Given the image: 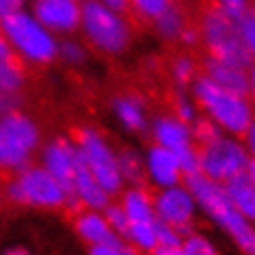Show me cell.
<instances>
[{"mask_svg":"<svg viewBox=\"0 0 255 255\" xmlns=\"http://www.w3.org/2000/svg\"><path fill=\"white\" fill-rule=\"evenodd\" d=\"M186 184L195 195L199 214L206 216L216 229H221L234 242V247L240 249L242 255H255V223L236 210L225 186L208 180L201 173L186 177Z\"/></svg>","mask_w":255,"mask_h":255,"instance_id":"cell-1","label":"cell"},{"mask_svg":"<svg viewBox=\"0 0 255 255\" xmlns=\"http://www.w3.org/2000/svg\"><path fill=\"white\" fill-rule=\"evenodd\" d=\"M190 93H193L201 115L212 121L223 134L242 136V132L255 119V111L247 95L227 91L203 74L197 76V80L190 87Z\"/></svg>","mask_w":255,"mask_h":255,"instance_id":"cell-2","label":"cell"},{"mask_svg":"<svg viewBox=\"0 0 255 255\" xmlns=\"http://www.w3.org/2000/svg\"><path fill=\"white\" fill-rule=\"evenodd\" d=\"M0 35L7 39L22 65L43 67L59 61V37L50 33L28 9L2 17Z\"/></svg>","mask_w":255,"mask_h":255,"instance_id":"cell-3","label":"cell"},{"mask_svg":"<svg viewBox=\"0 0 255 255\" xmlns=\"http://www.w3.org/2000/svg\"><path fill=\"white\" fill-rule=\"evenodd\" d=\"M80 33L89 48L104 56H121L132 46V26L126 13L108 9L100 0H82Z\"/></svg>","mask_w":255,"mask_h":255,"instance_id":"cell-4","label":"cell"},{"mask_svg":"<svg viewBox=\"0 0 255 255\" xmlns=\"http://www.w3.org/2000/svg\"><path fill=\"white\" fill-rule=\"evenodd\" d=\"M39 124L20 108L0 115V173L13 175L33 164L41 149Z\"/></svg>","mask_w":255,"mask_h":255,"instance_id":"cell-5","label":"cell"},{"mask_svg":"<svg viewBox=\"0 0 255 255\" xmlns=\"http://www.w3.org/2000/svg\"><path fill=\"white\" fill-rule=\"evenodd\" d=\"M4 195L17 206L33 210H61L67 203H72L69 190L54 175H50L41 164L35 162L9 177Z\"/></svg>","mask_w":255,"mask_h":255,"instance_id":"cell-6","label":"cell"},{"mask_svg":"<svg viewBox=\"0 0 255 255\" xmlns=\"http://www.w3.org/2000/svg\"><path fill=\"white\" fill-rule=\"evenodd\" d=\"M126 216L124 238L141 253H149L160 245V221L154 210V195L143 186H126L117 201Z\"/></svg>","mask_w":255,"mask_h":255,"instance_id":"cell-7","label":"cell"},{"mask_svg":"<svg viewBox=\"0 0 255 255\" xmlns=\"http://www.w3.org/2000/svg\"><path fill=\"white\" fill-rule=\"evenodd\" d=\"M251 158H249L240 136L219 134L212 141L197 145V173L216 184H227L245 175Z\"/></svg>","mask_w":255,"mask_h":255,"instance_id":"cell-8","label":"cell"},{"mask_svg":"<svg viewBox=\"0 0 255 255\" xmlns=\"http://www.w3.org/2000/svg\"><path fill=\"white\" fill-rule=\"evenodd\" d=\"M197 28H199L201 43L208 48L210 56L229 61L238 67L251 69L253 61L249 56L247 48L242 46V39L238 33V20L223 13L221 9L210 7L201 13V20Z\"/></svg>","mask_w":255,"mask_h":255,"instance_id":"cell-9","label":"cell"},{"mask_svg":"<svg viewBox=\"0 0 255 255\" xmlns=\"http://www.w3.org/2000/svg\"><path fill=\"white\" fill-rule=\"evenodd\" d=\"M74 141L80 151V160L85 164V169L111 197L119 195L126 186L119 173V158L113 143L98 128H82Z\"/></svg>","mask_w":255,"mask_h":255,"instance_id":"cell-10","label":"cell"},{"mask_svg":"<svg viewBox=\"0 0 255 255\" xmlns=\"http://www.w3.org/2000/svg\"><path fill=\"white\" fill-rule=\"evenodd\" d=\"M154 210L162 225L173 227L175 232L186 236L193 232L197 216H199V206L195 201L193 190L186 182L175 184L169 188H160L154 193Z\"/></svg>","mask_w":255,"mask_h":255,"instance_id":"cell-11","label":"cell"},{"mask_svg":"<svg viewBox=\"0 0 255 255\" xmlns=\"http://www.w3.org/2000/svg\"><path fill=\"white\" fill-rule=\"evenodd\" d=\"M28 11L59 39L80 30L82 0H30Z\"/></svg>","mask_w":255,"mask_h":255,"instance_id":"cell-12","label":"cell"},{"mask_svg":"<svg viewBox=\"0 0 255 255\" xmlns=\"http://www.w3.org/2000/svg\"><path fill=\"white\" fill-rule=\"evenodd\" d=\"M39 164L69 190V184L74 182L78 169L82 167L80 151L76 147V141L65 138V136L50 138L39 149Z\"/></svg>","mask_w":255,"mask_h":255,"instance_id":"cell-13","label":"cell"},{"mask_svg":"<svg viewBox=\"0 0 255 255\" xmlns=\"http://www.w3.org/2000/svg\"><path fill=\"white\" fill-rule=\"evenodd\" d=\"M145 164V182L154 190L169 188L175 184L186 182V169L180 160V156L171 149H164L160 145L151 143L143 154Z\"/></svg>","mask_w":255,"mask_h":255,"instance_id":"cell-14","label":"cell"},{"mask_svg":"<svg viewBox=\"0 0 255 255\" xmlns=\"http://www.w3.org/2000/svg\"><path fill=\"white\" fill-rule=\"evenodd\" d=\"M149 136L154 145H160L164 149H171L175 154L195 149V136H193V126L186 121L177 119L173 113H162L156 115L149 121Z\"/></svg>","mask_w":255,"mask_h":255,"instance_id":"cell-15","label":"cell"},{"mask_svg":"<svg viewBox=\"0 0 255 255\" xmlns=\"http://www.w3.org/2000/svg\"><path fill=\"white\" fill-rule=\"evenodd\" d=\"M111 113L115 121L130 134H143L149 130V111L141 95L136 93H121L115 95L111 102Z\"/></svg>","mask_w":255,"mask_h":255,"instance_id":"cell-16","label":"cell"},{"mask_svg":"<svg viewBox=\"0 0 255 255\" xmlns=\"http://www.w3.org/2000/svg\"><path fill=\"white\" fill-rule=\"evenodd\" d=\"M69 199L85 210H106L111 206V195L85 169V164L78 169L74 182L69 184Z\"/></svg>","mask_w":255,"mask_h":255,"instance_id":"cell-17","label":"cell"},{"mask_svg":"<svg viewBox=\"0 0 255 255\" xmlns=\"http://www.w3.org/2000/svg\"><path fill=\"white\" fill-rule=\"evenodd\" d=\"M203 76L210 78L212 82H216L219 87L227 89V91L247 95L249 69H245V67H238L229 61H223V59H216V56L208 54L206 61H203Z\"/></svg>","mask_w":255,"mask_h":255,"instance_id":"cell-18","label":"cell"},{"mask_svg":"<svg viewBox=\"0 0 255 255\" xmlns=\"http://www.w3.org/2000/svg\"><path fill=\"white\" fill-rule=\"evenodd\" d=\"M74 229H76V234H78V238L82 242H87L89 247L100 245V242H104L106 238L115 236L104 210L80 208V212L76 214V219H74Z\"/></svg>","mask_w":255,"mask_h":255,"instance_id":"cell-19","label":"cell"},{"mask_svg":"<svg viewBox=\"0 0 255 255\" xmlns=\"http://www.w3.org/2000/svg\"><path fill=\"white\" fill-rule=\"evenodd\" d=\"M26 85V72L2 35H0V93L20 95Z\"/></svg>","mask_w":255,"mask_h":255,"instance_id":"cell-20","label":"cell"},{"mask_svg":"<svg viewBox=\"0 0 255 255\" xmlns=\"http://www.w3.org/2000/svg\"><path fill=\"white\" fill-rule=\"evenodd\" d=\"M227 190V197L232 199L236 210L247 216L251 223H255V188L251 186V182L247 180V175H240L236 180L223 184Z\"/></svg>","mask_w":255,"mask_h":255,"instance_id":"cell-21","label":"cell"},{"mask_svg":"<svg viewBox=\"0 0 255 255\" xmlns=\"http://www.w3.org/2000/svg\"><path fill=\"white\" fill-rule=\"evenodd\" d=\"M188 20L180 4H171L164 13L154 22V30L162 41H180L182 33L186 30Z\"/></svg>","mask_w":255,"mask_h":255,"instance_id":"cell-22","label":"cell"},{"mask_svg":"<svg viewBox=\"0 0 255 255\" xmlns=\"http://www.w3.org/2000/svg\"><path fill=\"white\" fill-rule=\"evenodd\" d=\"M119 158V173L124 180V186H141L145 182V164H143V154L136 149L126 147L117 151Z\"/></svg>","mask_w":255,"mask_h":255,"instance_id":"cell-23","label":"cell"},{"mask_svg":"<svg viewBox=\"0 0 255 255\" xmlns=\"http://www.w3.org/2000/svg\"><path fill=\"white\" fill-rule=\"evenodd\" d=\"M89 59V46L78 37L69 35L59 39V61L69 67H80Z\"/></svg>","mask_w":255,"mask_h":255,"instance_id":"cell-24","label":"cell"},{"mask_svg":"<svg viewBox=\"0 0 255 255\" xmlns=\"http://www.w3.org/2000/svg\"><path fill=\"white\" fill-rule=\"evenodd\" d=\"M175 0H128V9L134 13L141 22L154 24Z\"/></svg>","mask_w":255,"mask_h":255,"instance_id":"cell-25","label":"cell"},{"mask_svg":"<svg viewBox=\"0 0 255 255\" xmlns=\"http://www.w3.org/2000/svg\"><path fill=\"white\" fill-rule=\"evenodd\" d=\"M197 61L193 59V56H188V54H182V56H177V59L171 63V80L175 82V87L177 89H188V87H193V82L197 80Z\"/></svg>","mask_w":255,"mask_h":255,"instance_id":"cell-26","label":"cell"},{"mask_svg":"<svg viewBox=\"0 0 255 255\" xmlns=\"http://www.w3.org/2000/svg\"><path fill=\"white\" fill-rule=\"evenodd\" d=\"M182 255H221L219 247L212 242V238H208L206 234L199 232H188L180 242Z\"/></svg>","mask_w":255,"mask_h":255,"instance_id":"cell-27","label":"cell"},{"mask_svg":"<svg viewBox=\"0 0 255 255\" xmlns=\"http://www.w3.org/2000/svg\"><path fill=\"white\" fill-rule=\"evenodd\" d=\"M89 255H141V251L136 247H132L124 236L115 234L104 242H100V245L89 247Z\"/></svg>","mask_w":255,"mask_h":255,"instance_id":"cell-28","label":"cell"},{"mask_svg":"<svg viewBox=\"0 0 255 255\" xmlns=\"http://www.w3.org/2000/svg\"><path fill=\"white\" fill-rule=\"evenodd\" d=\"M173 115L177 119L186 121V124L193 126L197 119L201 117V111L197 106V102L193 98V93H186V91H180L173 100Z\"/></svg>","mask_w":255,"mask_h":255,"instance_id":"cell-29","label":"cell"},{"mask_svg":"<svg viewBox=\"0 0 255 255\" xmlns=\"http://www.w3.org/2000/svg\"><path fill=\"white\" fill-rule=\"evenodd\" d=\"M238 33H240L242 46L247 48L251 61L255 63V9H251L238 20Z\"/></svg>","mask_w":255,"mask_h":255,"instance_id":"cell-30","label":"cell"},{"mask_svg":"<svg viewBox=\"0 0 255 255\" xmlns=\"http://www.w3.org/2000/svg\"><path fill=\"white\" fill-rule=\"evenodd\" d=\"M219 134H223V132L216 128L212 121L206 119L201 115L199 119L193 124V136H195V145H203V143H208V141H212V138H216Z\"/></svg>","mask_w":255,"mask_h":255,"instance_id":"cell-31","label":"cell"},{"mask_svg":"<svg viewBox=\"0 0 255 255\" xmlns=\"http://www.w3.org/2000/svg\"><path fill=\"white\" fill-rule=\"evenodd\" d=\"M214 7L234 20H240L242 15L251 11V0H214Z\"/></svg>","mask_w":255,"mask_h":255,"instance_id":"cell-32","label":"cell"},{"mask_svg":"<svg viewBox=\"0 0 255 255\" xmlns=\"http://www.w3.org/2000/svg\"><path fill=\"white\" fill-rule=\"evenodd\" d=\"M104 212H106V219H108V223H111L113 232L124 236L126 234V216H124V212H121V208L117 206V203H111Z\"/></svg>","mask_w":255,"mask_h":255,"instance_id":"cell-33","label":"cell"},{"mask_svg":"<svg viewBox=\"0 0 255 255\" xmlns=\"http://www.w3.org/2000/svg\"><path fill=\"white\" fill-rule=\"evenodd\" d=\"M240 141H242V145H245V149H247L249 158H251V162H255V119L249 124L247 130L242 132Z\"/></svg>","mask_w":255,"mask_h":255,"instance_id":"cell-34","label":"cell"},{"mask_svg":"<svg viewBox=\"0 0 255 255\" xmlns=\"http://www.w3.org/2000/svg\"><path fill=\"white\" fill-rule=\"evenodd\" d=\"M20 9H26V0H0V20Z\"/></svg>","mask_w":255,"mask_h":255,"instance_id":"cell-35","label":"cell"},{"mask_svg":"<svg viewBox=\"0 0 255 255\" xmlns=\"http://www.w3.org/2000/svg\"><path fill=\"white\" fill-rule=\"evenodd\" d=\"M20 106V95H9V93H0V115L11 113Z\"/></svg>","mask_w":255,"mask_h":255,"instance_id":"cell-36","label":"cell"},{"mask_svg":"<svg viewBox=\"0 0 255 255\" xmlns=\"http://www.w3.org/2000/svg\"><path fill=\"white\" fill-rule=\"evenodd\" d=\"M201 41V35H199V28H193V26H186V30L182 33L180 37V43L182 46H197V43Z\"/></svg>","mask_w":255,"mask_h":255,"instance_id":"cell-37","label":"cell"},{"mask_svg":"<svg viewBox=\"0 0 255 255\" xmlns=\"http://www.w3.org/2000/svg\"><path fill=\"white\" fill-rule=\"evenodd\" d=\"M247 98L249 102H251L253 111H255V63L251 65V69H249V89H247Z\"/></svg>","mask_w":255,"mask_h":255,"instance_id":"cell-38","label":"cell"},{"mask_svg":"<svg viewBox=\"0 0 255 255\" xmlns=\"http://www.w3.org/2000/svg\"><path fill=\"white\" fill-rule=\"evenodd\" d=\"M102 4H106L108 9L119 11V13H126L128 11V0H100Z\"/></svg>","mask_w":255,"mask_h":255,"instance_id":"cell-39","label":"cell"},{"mask_svg":"<svg viewBox=\"0 0 255 255\" xmlns=\"http://www.w3.org/2000/svg\"><path fill=\"white\" fill-rule=\"evenodd\" d=\"M147 255H182L180 245L177 247H156L154 251H149Z\"/></svg>","mask_w":255,"mask_h":255,"instance_id":"cell-40","label":"cell"},{"mask_svg":"<svg viewBox=\"0 0 255 255\" xmlns=\"http://www.w3.org/2000/svg\"><path fill=\"white\" fill-rule=\"evenodd\" d=\"M2 255H33V253H30L26 247H9Z\"/></svg>","mask_w":255,"mask_h":255,"instance_id":"cell-41","label":"cell"},{"mask_svg":"<svg viewBox=\"0 0 255 255\" xmlns=\"http://www.w3.org/2000/svg\"><path fill=\"white\" fill-rule=\"evenodd\" d=\"M247 180L249 182H251V186L255 188V162H251V164H249V169H247Z\"/></svg>","mask_w":255,"mask_h":255,"instance_id":"cell-42","label":"cell"},{"mask_svg":"<svg viewBox=\"0 0 255 255\" xmlns=\"http://www.w3.org/2000/svg\"><path fill=\"white\" fill-rule=\"evenodd\" d=\"M4 197H7V195H4V188H2V186H0V206H2V201H4Z\"/></svg>","mask_w":255,"mask_h":255,"instance_id":"cell-43","label":"cell"}]
</instances>
